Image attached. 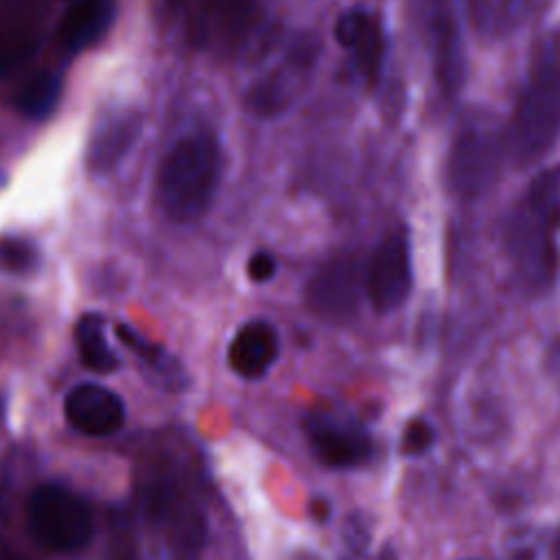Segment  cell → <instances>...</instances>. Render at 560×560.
I'll return each mask as SVG.
<instances>
[{"label": "cell", "instance_id": "obj_1", "mask_svg": "<svg viewBox=\"0 0 560 560\" xmlns=\"http://www.w3.org/2000/svg\"><path fill=\"white\" fill-rule=\"evenodd\" d=\"M221 177V149L212 133L179 138L158 168V203L173 223H192L210 208Z\"/></svg>", "mask_w": 560, "mask_h": 560}, {"label": "cell", "instance_id": "obj_2", "mask_svg": "<svg viewBox=\"0 0 560 560\" xmlns=\"http://www.w3.org/2000/svg\"><path fill=\"white\" fill-rule=\"evenodd\" d=\"M560 138V46L556 39L545 42L521 90L510 149L516 162L529 164L542 158Z\"/></svg>", "mask_w": 560, "mask_h": 560}, {"label": "cell", "instance_id": "obj_3", "mask_svg": "<svg viewBox=\"0 0 560 560\" xmlns=\"http://www.w3.org/2000/svg\"><path fill=\"white\" fill-rule=\"evenodd\" d=\"M33 538L48 551L68 553L85 547L94 532L90 508L61 486H39L26 503Z\"/></svg>", "mask_w": 560, "mask_h": 560}, {"label": "cell", "instance_id": "obj_4", "mask_svg": "<svg viewBox=\"0 0 560 560\" xmlns=\"http://www.w3.org/2000/svg\"><path fill=\"white\" fill-rule=\"evenodd\" d=\"M499 166L501 147L494 122L483 114L462 120L448 158L451 188L464 199H475L492 186Z\"/></svg>", "mask_w": 560, "mask_h": 560}, {"label": "cell", "instance_id": "obj_5", "mask_svg": "<svg viewBox=\"0 0 560 560\" xmlns=\"http://www.w3.org/2000/svg\"><path fill=\"white\" fill-rule=\"evenodd\" d=\"M558 225L521 203L508 225V254L523 287L542 293L558 276Z\"/></svg>", "mask_w": 560, "mask_h": 560}, {"label": "cell", "instance_id": "obj_6", "mask_svg": "<svg viewBox=\"0 0 560 560\" xmlns=\"http://www.w3.org/2000/svg\"><path fill=\"white\" fill-rule=\"evenodd\" d=\"M411 249L405 230H392L374 249L365 269V293L378 313L396 311L411 291Z\"/></svg>", "mask_w": 560, "mask_h": 560}, {"label": "cell", "instance_id": "obj_7", "mask_svg": "<svg viewBox=\"0 0 560 560\" xmlns=\"http://www.w3.org/2000/svg\"><path fill=\"white\" fill-rule=\"evenodd\" d=\"M304 435L315 457L328 468H357L372 457V440L365 429L339 413H308L304 418Z\"/></svg>", "mask_w": 560, "mask_h": 560}, {"label": "cell", "instance_id": "obj_8", "mask_svg": "<svg viewBox=\"0 0 560 560\" xmlns=\"http://www.w3.org/2000/svg\"><path fill=\"white\" fill-rule=\"evenodd\" d=\"M361 273L352 258L339 256L315 271L304 287V300L311 313L330 324L350 322L361 302Z\"/></svg>", "mask_w": 560, "mask_h": 560}, {"label": "cell", "instance_id": "obj_9", "mask_svg": "<svg viewBox=\"0 0 560 560\" xmlns=\"http://www.w3.org/2000/svg\"><path fill=\"white\" fill-rule=\"evenodd\" d=\"M63 416L74 431L103 438L125 424V405L120 396L105 385L79 383L66 394Z\"/></svg>", "mask_w": 560, "mask_h": 560}, {"label": "cell", "instance_id": "obj_10", "mask_svg": "<svg viewBox=\"0 0 560 560\" xmlns=\"http://www.w3.org/2000/svg\"><path fill=\"white\" fill-rule=\"evenodd\" d=\"M162 518L164 560H201L208 542V521L188 499L164 497L158 503Z\"/></svg>", "mask_w": 560, "mask_h": 560}, {"label": "cell", "instance_id": "obj_11", "mask_svg": "<svg viewBox=\"0 0 560 560\" xmlns=\"http://www.w3.org/2000/svg\"><path fill=\"white\" fill-rule=\"evenodd\" d=\"M313 57H315V48L308 46V42H302L300 46H295L273 72H269L262 81H258L252 88V98H249L252 107L265 116L287 107L289 101L300 90Z\"/></svg>", "mask_w": 560, "mask_h": 560}, {"label": "cell", "instance_id": "obj_12", "mask_svg": "<svg viewBox=\"0 0 560 560\" xmlns=\"http://www.w3.org/2000/svg\"><path fill=\"white\" fill-rule=\"evenodd\" d=\"M280 339L269 322L254 319L243 324L230 341L228 363L243 378H260L276 363Z\"/></svg>", "mask_w": 560, "mask_h": 560}, {"label": "cell", "instance_id": "obj_13", "mask_svg": "<svg viewBox=\"0 0 560 560\" xmlns=\"http://www.w3.org/2000/svg\"><path fill=\"white\" fill-rule=\"evenodd\" d=\"M429 35H431V52H433V68L440 85L446 92H455L462 81L464 55H462V39L459 28L448 11V7H440L431 11L429 20Z\"/></svg>", "mask_w": 560, "mask_h": 560}, {"label": "cell", "instance_id": "obj_14", "mask_svg": "<svg viewBox=\"0 0 560 560\" xmlns=\"http://www.w3.org/2000/svg\"><path fill=\"white\" fill-rule=\"evenodd\" d=\"M114 15L112 0H81L59 24V42L63 48L77 52L92 46L109 26Z\"/></svg>", "mask_w": 560, "mask_h": 560}, {"label": "cell", "instance_id": "obj_15", "mask_svg": "<svg viewBox=\"0 0 560 560\" xmlns=\"http://www.w3.org/2000/svg\"><path fill=\"white\" fill-rule=\"evenodd\" d=\"M466 4L477 33L508 37L529 18L536 0H466Z\"/></svg>", "mask_w": 560, "mask_h": 560}, {"label": "cell", "instance_id": "obj_16", "mask_svg": "<svg viewBox=\"0 0 560 560\" xmlns=\"http://www.w3.org/2000/svg\"><path fill=\"white\" fill-rule=\"evenodd\" d=\"M74 343L81 363L96 374H109L118 368V357L105 337V317L85 313L74 326Z\"/></svg>", "mask_w": 560, "mask_h": 560}, {"label": "cell", "instance_id": "obj_17", "mask_svg": "<svg viewBox=\"0 0 560 560\" xmlns=\"http://www.w3.org/2000/svg\"><path fill=\"white\" fill-rule=\"evenodd\" d=\"M114 330H116L118 339H120L131 352H136L155 374H160V376H162L164 381H168L173 387H179V385L184 383L186 374H184L182 365H179L164 348H160V346L147 341V339L140 337L131 326H127V324H122V322H118Z\"/></svg>", "mask_w": 560, "mask_h": 560}, {"label": "cell", "instance_id": "obj_18", "mask_svg": "<svg viewBox=\"0 0 560 560\" xmlns=\"http://www.w3.org/2000/svg\"><path fill=\"white\" fill-rule=\"evenodd\" d=\"M350 50L354 52L357 66L361 70V74L368 79V83H374L378 79L381 72V63H383V52H385V44H383V31L376 18H368L365 26L361 28V33L357 35V39L352 42Z\"/></svg>", "mask_w": 560, "mask_h": 560}, {"label": "cell", "instance_id": "obj_19", "mask_svg": "<svg viewBox=\"0 0 560 560\" xmlns=\"http://www.w3.org/2000/svg\"><path fill=\"white\" fill-rule=\"evenodd\" d=\"M59 94V81L52 74L35 77L18 96V109L28 118H44Z\"/></svg>", "mask_w": 560, "mask_h": 560}, {"label": "cell", "instance_id": "obj_20", "mask_svg": "<svg viewBox=\"0 0 560 560\" xmlns=\"http://www.w3.org/2000/svg\"><path fill=\"white\" fill-rule=\"evenodd\" d=\"M35 247L18 236H0V269L9 273H26L35 267Z\"/></svg>", "mask_w": 560, "mask_h": 560}, {"label": "cell", "instance_id": "obj_21", "mask_svg": "<svg viewBox=\"0 0 560 560\" xmlns=\"http://www.w3.org/2000/svg\"><path fill=\"white\" fill-rule=\"evenodd\" d=\"M133 133H136V122L118 120V125L112 131L103 133V138H101L103 142L96 144L98 149H94L92 162L96 166H109L116 160V155H120V151H125V144L131 142Z\"/></svg>", "mask_w": 560, "mask_h": 560}, {"label": "cell", "instance_id": "obj_22", "mask_svg": "<svg viewBox=\"0 0 560 560\" xmlns=\"http://www.w3.org/2000/svg\"><path fill=\"white\" fill-rule=\"evenodd\" d=\"M433 440H435V433H433L431 424L416 418L402 431V453L422 455L424 451L431 448Z\"/></svg>", "mask_w": 560, "mask_h": 560}, {"label": "cell", "instance_id": "obj_23", "mask_svg": "<svg viewBox=\"0 0 560 560\" xmlns=\"http://www.w3.org/2000/svg\"><path fill=\"white\" fill-rule=\"evenodd\" d=\"M370 13H365L363 9H350L346 13H341L335 22V37L341 46L350 48L352 42L357 39V35L361 33V28L365 26Z\"/></svg>", "mask_w": 560, "mask_h": 560}, {"label": "cell", "instance_id": "obj_24", "mask_svg": "<svg viewBox=\"0 0 560 560\" xmlns=\"http://www.w3.org/2000/svg\"><path fill=\"white\" fill-rule=\"evenodd\" d=\"M343 540H346V547H348V556H357V553H363L368 549V545H370V527H368L363 516L352 514L346 521Z\"/></svg>", "mask_w": 560, "mask_h": 560}, {"label": "cell", "instance_id": "obj_25", "mask_svg": "<svg viewBox=\"0 0 560 560\" xmlns=\"http://www.w3.org/2000/svg\"><path fill=\"white\" fill-rule=\"evenodd\" d=\"M107 560H142L140 547L127 529L112 534V540L107 547Z\"/></svg>", "mask_w": 560, "mask_h": 560}, {"label": "cell", "instance_id": "obj_26", "mask_svg": "<svg viewBox=\"0 0 560 560\" xmlns=\"http://www.w3.org/2000/svg\"><path fill=\"white\" fill-rule=\"evenodd\" d=\"M276 273V258L269 252H256L249 260H247V276L254 282H267L271 280Z\"/></svg>", "mask_w": 560, "mask_h": 560}, {"label": "cell", "instance_id": "obj_27", "mask_svg": "<svg viewBox=\"0 0 560 560\" xmlns=\"http://www.w3.org/2000/svg\"><path fill=\"white\" fill-rule=\"evenodd\" d=\"M346 560H398V558H396V551L392 547H383L381 551H376L372 556H368L363 551V553H357V556H348Z\"/></svg>", "mask_w": 560, "mask_h": 560}, {"label": "cell", "instance_id": "obj_28", "mask_svg": "<svg viewBox=\"0 0 560 560\" xmlns=\"http://www.w3.org/2000/svg\"><path fill=\"white\" fill-rule=\"evenodd\" d=\"M553 560H560V529H558V534L553 538Z\"/></svg>", "mask_w": 560, "mask_h": 560}]
</instances>
